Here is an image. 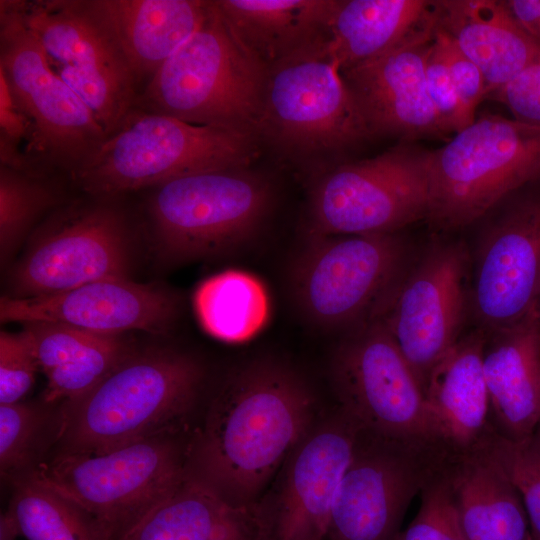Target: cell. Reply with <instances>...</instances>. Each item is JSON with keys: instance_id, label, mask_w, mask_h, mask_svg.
Wrapping results in <instances>:
<instances>
[{"instance_id": "obj_1", "label": "cell", "mask_w": 540, "mask_h": 540, "mask_svg": "<svg viewBox=\"0 0 540 540\" xmlns=\"http://www.w3.org/2000/svg\"><path fill=\"white\" fill-rule=\"evenodd\" d=\"M315 403L307 381L283 361L259 357L238 365L186 451V474L229 505L253 511L312 428Z\"/></svg>"}, {"instance_id": "obj_2", "label": "cell", "mask_w": 540, "mask_h": 540, "mask_svg": "<svg viewBox=\"0 0 540 540\" xmlns=\"http://www.w3.org/2000/svg\"><path fill=\"white\" fill-rule=\"evenodd\" d=\"M204 367L171 347L134 350L119 366L60 410V454L105 452L162 433L195 403Z\"/></svg>"}, {"instance_id": "obj_3", "label": "cell", "mask_w": 540, "mask_h": 540, "mask_svg": "<svg viewBox=\"0 0 540 540\" xmlns=\"http://www.w3.org/2000/svg\"><path fill=\"white\" fill-rule=\"evenodd\" d=\"M258 148L251 134L132 107L69 181L85 195L119 197L200 172L247 168Z\"/></svg>"}, {"instance_id": "obj_4", "label": "cell", "mask_w": 540, "mask_h": 540, "mask_svg": "<svg viewBox=\"0 0 540 540\" xmlns=\"http://www.w3.org/2000/svg\"><path fill=\"white\" fill-rule=\"evenodd\" d=\"M266 77L213 0L206 21L142 88L133 107L257 138Z\"/></svg>"}, {"instance_id": "obj_5", "label": "cell", "mask_w": 540, "mask_h": 540, "mask_svg": "<svg viewBox=\"0 0 540 540\" xmlns=\"http://www.w3.org/2000/svg\"><path fill=\"white\" fill-rule=\"evenodd\" d=\"M274 204V188L247 168L200 172L151 188L146 216L157 255L168 263L221 256L251 242Z\"/></svg>"}, {"instance_id": "obj_6", "label": "cell", "mask_w": 540, "mask_h": 540, "mask_svg": "<svg viewBox=\"0 0 540 540\" xmlns=\"http://www.w3.org/2000/svg\"><path fill=\"white\" fill-rule=\"evenodd\" d=\"M401 232L306 236L290 269L302 316L346 332L376 319L415 257Z\"/></svg>"}, {"instance_id": "obj_7", "label": "cell", "mask_w": 540, "mask_h": 540, "mask_svg": "<svg viewBox=\"0 0 540 540\" xmlns=\"http://www.w3.org/2000/svg\"><path fill=\"white\" fill-rule=\"evenodd\" d=\"M257 138L321 173L325 164L373 139L322 45L267 70Z\"/></svg>"}, {"instance_id": "obj_8", "label": "cell", "mask_w": 540, "mask_h": 540, "mask_svg": "<svg viewBox=\"0 0 540 540\" xmlns=\"http://www.w3.org/2000/svg\"><path fill=\"white\" fill-rule=\"evenodd\" d=\"M540 179V128L485 114L432 151L426 221L438 232L470 227L495 203Z\"/></svg>"}, {"instance_id": "obj_9", "label": "cell", "mask_w": 540, "mask_h": 540, "mask_svg": "<svg viewBox=\"0 0 540 540\" xmlns=\"http://www.w3.org/2000/svg\"><path fill=\"white\" fill-rule=\"evenodd\" d=\"M431 155L400 142L318 174L308 196L306 236L396 233L426 221Z\"/></svg>"}, {"instance_id": "obj_10", "label": "cell", "mask_w": 540, "mask_h": 540, "mask_svg": "<svg viewBox=\"0 0 540 540\" xmlns=\"http://www.w3.org/2000/svg\"><path fill=\"white\" fill-rule=\"evenodd\" d=\"M52 211L9 274L13 298L53 295L87 283L129 278L132 224L117 197L86 195Z\"/></svg>"}, {"instance_id": "obj_11", "label": "cell", "mask_w": 540, "mask_h": 540, "mask_svg": "<svg viewBox=\"0 0 540 540\" xmlns=\"http://www.w3.org/2000/svg\"><path fill=\"white\" fill-rule=\"evenodd\" d=\"M31 474L116 538L186 476L172 432L91 454H60Z\"/></svg>"}, {"instance_id": "obj_12", "label": "cell", "mask_w": 540, "mask_h": 540, "mask_svg": "<svg viewBox=\"0 0 540 540\" xmlns=\"http://www.w3.org/2000/svg\"><path fill=\"white\" fill-rule=\"evenodd\" d=\"M0 70L32 124L25 155L68 179L107 137L79 96L48 65L15 0L0 1Z\"/></svg>"}, {"instance_id": "obj_13", "label": "cell", "mask_w": 540, "mask_h": 540, "mask_svg": "<svg viewBox=\"0 0 540 540\" xmlns=\"http://www.w3.org/2000/svg\"><path fill=\"white\" fill-rule=\"evenodd\" d=\"M330 375L339 409L360 429L445 451L424 391L380 319L344 332L333 352Z\"/></svg>"}, {"instance_id": "obj_14", "label": "cell", "mask_w": 540, "mask_h": 540, "mask_svg": "<svg viewBox=\"0 0 540 540\" xmlns=\"http://www.w3.org/2000/svg\"><path fill=\"white\" fill-rule=\"evenodd\" d=\"M50 68L108 136L134 106V75L92 0H15Z\"/></svg>"}, {"instance_id": "obj_15", "label": "cell", "mask_w": 540, "mask_h": 540, "mask_svg": "<svg viewBox=\"0 0 540 540\" xmlns=\"http://www.w3.org/2000/svg\"><path fill=\"white\" fill-rule=\"evenodd\" d=\"M472 226L469 319L487 332L517 321L538 304L540 179L507 194Z\"/></svg>"}, {"instance_id": "obj_16", "label": "cell", "mask_w": 540, "mask_h": 540, "mask_svg": "<svg viewBox=\"0 0 540 540\" xmlns=\"http://www.w3.org/2000/svg\"><path fill=\"white\" fill-rule=\"evenodd\" d=\"M470 256L463 240L436 239L416 254L380 319L423 391L435 365L462 337L469 319Z\"/></svg>"}, {"instance_id": "obj_17", "label": "cell", "mask_w": 540, "mask_h": 540, "mask_svg": "<svg viewBox=\"0 0 540 540\" xmlns=\"http://www.w3.org/2000/svg\"><path fill=\"white\" fill-rule=\"evenodd\" d=\"M449 455L359 429L333 504L326 540H400L403 517Z\"/></svg>"}, {"instance_id": "obj_18", "label": "cell", "mask_w": 540, "mask_h": 540, "mask_svg": "<svg viewBox=\"0 0 540 540\" xmlns=\"http://www.w3.org/2000/svg\"><path fill=\"white\" fill-rule=\"evenodd\" d=\"M359 426L341 409L312 426L285 461L275 496L253 509L257 540H326Z\"/></svg>"}, {"instance_id": "obj_19", "label": "cell", "mask_w": 540, "mask_h": 540, "mask_svg": "<svg viewBox=\"0 0 540 540\" xmlns=\"http://www.w3.org/2000/svg\"><path fill=\"white\" fill-rule=\"evenodd\" d=\"M436 22L378 57L341 73L372 136L401 142L445 138L425 80Z\"/></svg>"}, {"instance_id": "obj_20", "label": "cell", "mask_w": 540, "mask_h": 540, "mask_svg": "<svg viewBox=\"0 0 540 540\" xmlns=\"http://www.w3.org/2000/svg\"><path fill=\"white\" fill-rule=\"evenodd\" d=\"M171 291L130 278L99 280L61 293L0 299L1 323L56 322L105 335L168 333L178 316Z\"/></svg>"}, {"instance_id": "obj_21", "label": "cell", "mask_w": 540, "mask_h": 540, "mask_svg": "<svg viewBox=\"0 0 540 540\" xmlns=\"http://www.w3.org/2000/svg\"><path fill=\"white\" fill-rule=\"evenodd\" d=\"M482 363L495 432L509 440L531 435L540 422L538 304L517 321L485 332Z\"/></svg>"}, {"instance_id": "obj_22", "label": "cell", "mask_w": 540, "mask_h": 540, "mask_svg": "<svg viewBox=\"0 0 540 540\" xmlns=\"http://www.w3.org/2000/svg\"><path fill=\"white\" fill-rule=\"evenodd\" d=\"M485 332L473 328L435 365L424 395L439 441L453 458L478 453L495 433L482 354Z\"/></svg>"}, {"instance_id": "obj_23", "label": "cell", "mask_w": 540, "mask_h": 540, "mask_svg": "<svg viewBox=\"0 0 540 540\" xmlns=\"http://www.w3.org/2000/svg\"><path fill=\"white\" fill-rule=\"evenodd\" d=\"M118 43L139 92L206 21L212 1L92 0Z\"/></svg>"}, {"instance_id": "obj_24", "label": "cell", "mask_w": 540, "mask_h": 540, "mask_svg": "<svg viewBox=\"0 0 540 540\" xmlns=\"http://www.w3.org/2000/svg\"><path fill=\"white\" fill-rule=\"evenodd\" d=\"M437 26L484 75L495 94L540 59V42L513 18L503 0H437Z\"/></svg>"}, {"instance_id": "obj_25", "label": "cell", "mask_w": 540, "mask_h": 540, "mask_svg": "<svg viewBox=\"0 0 540 540\" xmlns=\"http://www.w3.org/2000/svg\"><path fill=\"white\" fill-rule=\"evenodd\" d=\"M233 37L266 70L321 46L337 0H214Z\"/></svg>"}, {"instance_id": "obj_26", "label": "cell", "mask_w": 540, "mask_h": 540, "mask_svg": "<svg viewBox=\"0 0 540 540\" xmlns=\"http://www.w3.org/2000/svg\"><path fill=\"white\" fill-rule=\"evenodd\" d=\"M39 370L46 378V402L73 400L93 388L134 350L122 335H105L56 322L24 323Z\"/></svg>"}, {"instance_id": "obj_27", "label": "cell", "mask_w": 540, "mask_h": 540, "mask_svg": "<svg viewBox=\"0 0 540 540\" xmlns=\"http://www.w3.org/2000/svg\"><path fill=\"white\" fill-rule=\"evenodd\" d=\"M435 22V1L337 0L322 49L342 73Z\"/></svg>"}, {"instance_id": "obj_28", "label": "cell", "mask_w": 540, "mask_h": 540, "mask_svg": "<svg viewBox=\"0 0 540 540\" xmlns=\"http://www.w3.org/2000/svg\"><path fill=\"white\" fill-rule=\"evenodd\" d=\"M116 540H257L251 510L229 505L187 474Z\"/></svg>"}, {"instance_id": "obj_29", "label": "cell", "mask_w": 540, "mask_h": 540, "mask_svg": "<svg viewBox=\"0 0 540 540\" xmlns=\"http://www.w3.org/2000/svg\"><path fill=\"white\" fill-rule=\"evenodd\" d=\"M466 540H531L528 517L516 488L485 454L446 462Z\"/></svg>"}, {"instance_id": "obj_30", "label": "cell", "mask_w": 540, "mask_h": 540, "mask_svg": "<svg viewBox=\"0 0 540 540\" xmlns=\"http://www.w3.org/2000/svg\"><path fill=\"white\" fill-rule=\"evenodd\" d=\"M194 309L203 329L214 338L240 343L253 337L268 318L269 302L261 282L239 270L205 279L194 293Z\"/></svg>"}, {"instance_id": "obj_31", "label": "cell", "mask_w": 540, "mask_h": 540, "mask_svg": "<svg viewBox=\"0 0 540 540\" xmlns=\"http://www.w3.org/2000/svg\"><path fill=\"white\" fill-rule=\"evenodd\" d=\"M8 512L27 540H107L87 513L31 473L17 481Z\"/></svg>"}, {"instance_id": "obj_32", "label": "cell", "mask_w": 540, "mask_h": 540, "mask_svg": "<svg viewBox=\"0 0 540 540\" xmlns=\"http://www.w3.org/2000/svg\"><path fill=\"white\" fill-rule=\"evenodd\" d=\"M59 174L0 165V260L5 266L36 223L66 202ZM66 177V176H63Z\"/></svg>"}, {"instance_id": "obj_33", "label": "cell", "mask_w": 540, "mask_h": 540, "mask_svg": "<svg viewBox=\"0 0 540 540\" xmlns=\"http://www.w3.org/2000/svg\"><path fill=\"white\" fill-rule=\"evenodd\" d=\"M480 452L496 464L516 488L532 538L540 540V426L520 440H509L495 432Z\"/></svg>"}, {"instance_id": "obj_34", "label": "cell", "mask_w": 540, "mask_h": 540, "mask_svg": "<svg viewBox=\"0 0 540 540\" xmlns=\"http://www.w3.org/2000/svg\"><path fill=\"white\" fill-rule=\"evenodd\" d=\"M447 459L421 490L418 512L400 540H466L446 471Z\"/></svg>"}, {"instance_id": "obj_35", "label": "cell", "mask_w": 540, "mask_h": 540, "mask_svg": "<svg viewBox=\"0 0 540 540\" xmlns=\"http://www.w3.org/2000/svg\"><path fill=\"white\" fill-rule=\"evenodd\" d=\"M45 412L38 406L0 404V467L3 475L21 471L33 457L44 429Z\"/></svg>"}, {"instance_id": "obj_36", "label": "cell", "mask_w": 540, "mask_h": 540, "mask_svg": "<svg viewBox=\"0 0 540 540\" xmlns=\"http://www.w3.org/2000/svg\"><path fill=\"white\" fill-rule=\"evenodd\" d=\"M425 80L429 98L447 135L469 126L458 99L444 49L435 35L425 62Z\"/></svg>"}, {"instance_id": "obj_37", "label": "cell", "mask_w": 540, "mask_h": 540, "mask_svg": "<svg viewBox=\"0 0 540 540\" xmlns=\"http://www.w3.org/2000/svg\"><path fill=\"white\" fill-rule=\"evenodd\" d=\"M39 370L32 348L19 333H0V404L19 402Z\"/></svg>"}, {"instance_id": "obj_38", "label": "cell", "mask_w": 540, "mask_h": 540, "mask_svg": "<svg viewBox=\"0 0 540 540\" xmlns=\"http://www.w3.org/2000/svg\"><path fill=\"white\" fill-rule=\"evenodd\" d=\"M436 35L444 49L451 78L465 119L470 125L476 119L480 102L488 95L487 84L479 67L467 57L452 38L436 26Z\"/></svg>"}, {"instance_id": "obj_39", "label": "cell", "mask_w": 540, "mask_h": 540, "mask_svg": "<svg viewBox=\"0 0 540 540\" xmlns=\"http://www.w3.org/2000/svg\"><path fill=\"white\" fill-rule=\"evenodd\" d=\"M493 96L508 108L513 119L540 128V59Z\"/></svg>"}, {"instance_id": "obj_40", "label": "cell", "mask_w": 540, "mask_h": 540, "mask_svg": "<svg viewBox=\"0 0 540 540\" xmlns=\"http://www.w3.org/2000/svg\"><path fill=\"white\" fill-rule=\"evenodd\" d=\"M517 23L540 42V0H503Z\"/></svg>"}, {"instance_id": "obj_41", "label": "cell", "mask_w": 540, "mask_h": 540, "mask_svg": "<svg viewBox=\"0 0 540 540\" xmlns=\"http://www.w3.org/2000/svg\"><path fill=\"white\" fill-rule=\"evenodd\" d=\"M20 535L17 525L7 511L1 516V540H15L16 536Z\"/></svg>"}, {"instance_id": "obj_42", "label": "cell", "mask_w": 540, "mask_h": 540, "mask_svg": "<svg viewBox=\"0 0 540 540\" xmlns=\"http://www.w3.org/2000/svg\"><path fill=\"white\" fill-rule=\"evenodd\" d=\"M538 309H539V313H540V297H539V301H538Z\"/></svg>"}, {"instance_id": "obj_43", "label": "cell", "mask_w": 540, "mask_h": 540, "mask_svg": "<svg viewBox=\"0 0 540 540\" xmlns=\"http://www.w3.org/2000/svg\"><path fill=\"white\" fill-rule=\"evenodd\" d=\"M538 426H540V422H539V425H538Z\"/></svg>"}, {"instance_id": "obj_44", "label": "cell", "mask_w": 540, "mask_h": 540, "mask_svg": "<svg viewBox=\"0 0 540 540\" xmlns=\"http://www.w3.org/2000/svg\"><path fill=\"white\" fill-rule=\"evenodd\" d=\"M531 540H534L533 538Z\"/></svg>"}]
</instances>
